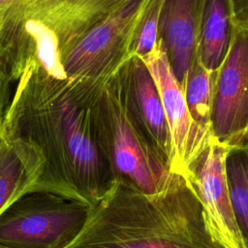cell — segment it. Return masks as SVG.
<instances>
[{"label":"cell","mask_w":248,"mask_h":248,"mask_svg":"<svg viewBox=\"0 0 248 248\" xmlns=\"http://www.w3.org/2000/svg\"><path fill=\"white\" fill-rule=\"evenodd\" d=\"M90 205L46 192L29 193L0 215V247L67 248L83 229Z\"/></svg>","instance_id":"cell-5"},{"label":"cell","mask_w":248,"mask_h":248,"mask_svg":"<svg viewBox=\"0 0 248 248\" xmlns=\"http://www.w3.org/2000/svg\"><path fill=\"white\" fill-rule=\"evenodd\" d=\"M157 85L171 140L170 172L183 175L206 150L212 136L192 119L181 84L170 68L162 42L141 58Z\"/></svg>","instance_id":"cell-7"},{"label":"cell","mask_w":248,"mask_h":248,"mask_svg":"<svg viewBox=\"0 0 248 248\" xmlns=\"http://www.w3.org/2000/svg\"><path fill=\"white\" fill-rule=\"evenodd\" d=\"M89 108L98 144L114 180L148 195L160 191L170 172L134 123L118 72L90 100Z\"/></svg>","instance_id":"cell-3"},{"label":"cell","mask_w":248,"mask_h":248,"mask_svg":"<svg viewBox=\"0 0 248 248\" xmlns=\"http://www.w3.org/2000/svg\"><path fill=\"white\" fill-rule=\"evenodd\" d=\"M128 0H16L3 12L49 31L60 50Z\"/></svg>","instance_id":"cell-9"},{"label":"cell","mask_w":248,"mask_h":248,"mask_svg":"<svg viewBox=\"0 0 248 248\" xmlns=\"http://www.w3.org/2000/svg\"><path fill=\"white\" fill-rule=\"evenodd\" d=\"M67 248H224L209 233L201 202L184 176L144 194L115 180Z\"/></svg>","instance_id":"cell-2"},{"label":"cell","mask_w":248,"mask_h":248,"mask_svg":"<svg viewBox=\"0 0 248 248\" xmlns=\"http://www.w3.org/2000/svg\"><path fill=\"white\" fill-rule=\"evenodd\" d=\"M205 0H164L158 25L170 68L180 84L197 57Z\"/></svg>","instance_id":"cell-12"},{"label":"cell","mask_w":248,"mask_h":248,"mask_svg":"<svg viewBox=\"0 0 248 248\" xmlns=\"http://www.w3.org/2000/svg\"><path fill=\"white\" fill-rule=\"evenodd\" d=\"M5 118L44 157L33 192L92 206L112 187L115 180L98 144L89 104L66 78L29 60L16 79Z\"/></svg>","instance_id":"cell-1"},{"label":"cell","mask_w":248,"mask_h":248,"mask_svg":"<svg viewBox=\"0 0 248 248\" xmlns=\"http://www.w3.org/2000/svg\"><path fill=\"white\" fill-rule=\"evenodd\" d=\"M229 1L232 24L248 28V0Z\"/></svg>","instance_id":"cell-17"},{"label":"cell","mask_w":248,"mask_h":248,"mask_svg":"<svg viewBox=\"0 0 248 248\" xmlns=\"http://www.w3.org/2000/svg\"><path fill=\"white\" fill-rule=\"evenodd\" d=\"M2 66H4V65H3V64H2V62H1V60H0V68H1V67H2Z\"/></svg>","instance_id":"cell-19"},{"label":"cell","mask_w":248,"mask_h":248,"mask_svg":"<svg viewBox=\"0 0 248 248\" xmlns=\"http://www.w3.org/2000/svg\"><path fill=\"white\" fill-rule=\"evenodd\" d=\"M11 78L9 77L8 71L5 66H2L0 68V96L8 89H10V83Z\"/></svg>","instance_id":"cell-18"},{"label":"cell","mask_w":248,"mask_h":248,"mask_svg":"<svg viewBox=\"0 0 248 248\" xmlns=\"http://www.w3.org/2000/svg\"><path fill=\"white\" fill-rule=\"evenodd\" d=\"M128 111L150 145L170 169L171 140L159 91L143 60L132 55L119 69Z\"/></svg>","instance_id":"cell-10"},{"label":"cell","mask_w":248,"mask_h":248,"mask_svg":"<svg viewBox=\"0 0 248 248\" xmlns=\"http://www.w3.org/2000/svg\"><path fill=\"white\" fill-rule=\"evenodd\" d=\"M216 72L206 70L198 56L192 62L182 81V90L192 119L211 134L210 119Z\"/></svg>","instance_id":"cell-14"},{"label":"cell","mask_w":248,"mask_h":248,"mask_svg":"<svg viewBox=\"0 0 248 248\" xmlns=\"http://www.w3.org/2000/svg\"><path fill=\"white\" fill-rule=\"evenodd\" d=\"M226 177L233 214L248 247V142L230 148Z\"/></svg>","instance_id":"cell-15"},{"label":"cell","mask_w":248,"mask_h":248,"mask_svg":"<svg viewBox=\"0 0 248 248\" xmlns=\"http://www.w3.org/2000/svg\"><path fill=\"white\" fill-rule=\"evenodd\" d=\"M230 147L213 138L206 150L182 175L199 199L212 238L224 248H248L237 226L226 177Z\"/></svg>","instance_id":"cell-8"},{"label":"cell","mask_w":248,"mask_h":248,"mask_svg":"<svg viewBox=\"0 0 248 248\" xmlns=\"http://www.w3.org/2000/svg\"><path fill=\"white\" fill-rule=\"evenodd\" d=\"M149 0H128L61 48L65 78L88 102L133 55L137 26Z\"/></svg>","instance_id":"cell-4"},{"label":"cell","mask_w":248,"mask_h":248,"mask_svg":"<svg viewBox=\"0 0 248 248\" xmlns=\"http://www.w3.org/2000/svg\"><path fill=\"white\" fill-rule=\"evenodd\" d=\"M164 0H149L134 36L132 53L140 58L148 55L158 41V25Z\"/></svg>","instance_id":"cell-16"},{"label":"cell","mask_w":248,"mask_h":248,"mask_svg":"<svg viewBox=\"0 0 248 248\" xmlns=\"http://www.w3.org/2000/svg\"><path fill=\"white\" fill-rule=\"evenodd\" d=\"M212 138L233 147L248 142V28L232 24L229 47L216 72Z\"/></svg>","instance_id":"cell-6"},{"label":"cell","mask_w":248,"mask_h":248,"mask_svg":"<svg viewBox=\"0 0 248 248\" xmlns=\"http://www.w3.org/2000/svg\"><path fill=\"white\" fill-rule=\"evenodd\" d=\"M0 248H4V247H0Z\"/></svg>","instance_id":"cell-20"},{"label":"cell","mask_w":248,"mask_h":248,"mask_svg":"<svg viewBox=\"0 0 248 248\" xmlns=\"http://www.w3.org/2000/svg\"><path fill=\"white\" fill-rule=\"evenodd\" d=\"M232 31L229 0H205L197 56L209 72H217L227 53Z\"/></svg>","instance_id":"cell-13"},{"label":"cell","mask_w":248,"mask_h":248,"mask_svg":"<svg viewBox=\"0 0 248 248\" xmlns=\"http://www.w3.org/2000/svg\"><path fill=\"white\" fill-rule=\"evenodd\" d=\"M10 99V89L0 96V215L33 192L45 167L40 150L6 121Z\"/></svg>","instance_id":"cell-11"}]
</instances>
